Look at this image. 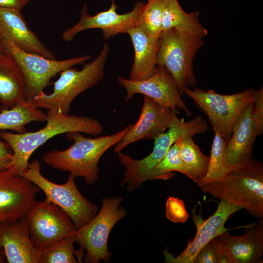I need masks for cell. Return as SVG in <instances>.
I'll use <instances>...</instances> for the list:
<instances>
[{"label": "cell", "mask_w": 263, "mask_h": 263, "mask_svg": "<svg viewBox=\"0 0 263 263\" xmlns=\"http://www.w3.org/2000/svg\"><path fill=\"white\" fill-rule=\"evenodd\" d=\"M243 227L242 235L225 231L214 238L221 252L220 263H263V219Z\"/></svg>", "instance_id": "cell-16"}, {"label": "cell", "mask_w": 263, "mask_h": 263, "mask_svg": "<svg viewBox=\"0 0 263 263\" xmlns=\"http://www.w3.org/2000/svg\"><path fill=\"white\" fill-rule=\"evenodd\" d=\"M117 81L126 91V101L136 94H142L170 108L177 114L179 113L178 110H180L184 112L188 118L193 115L182 98L174 78L162 65H157L153 74L145 80L133 81L120 76Z\"/></svg>", "instance_id": "cell-12"}, {"label": "cell", "mask_w": 263, "mask_h": 263, "mask_svg": "<svg viewBox=\"0 0 263 263\" xmlns=\"http://www.w3.org/2000/svg\"><path fill=\"white\" fill-rule=\"evenodd\" d=\"M5 256L2 249H0V263H4L5 261Z\"/></svg>", "instance_id": "cell-35"}, {"label": "cell", "mask_w": 263, "mask_h": 263, "mask_svg": "<svg viewBox=\"0 0 263 263\" xmlns=\"http://www.w3.org/2000/svg\"><path fill=\"white\" fill-rule=\"evenodd\" d=\"M145 5L143 1H138L132 11L119 14L116 12L117 5L112 0L108 10L92 16L88 14L87 6L84 4L80 19L76 24L63 32L62 38L65 41L71 42L79 33L94 28L102 29L103 38L106 40L119 34H127L130 29L136 26Z\"/></svg>", "instance_id": "cell-13"}, {"label": "cell", "mask_w": 263, "mask_h": 263, "mask_svg": "<svg viewBox=\"0 0 263 263\" xmlns=\"http://www.w3.org/2000/svg\"><path fill=\"white\" fill-rule=\"evenodd\" d=\"M200 11L185 12L178 0H163L162 31L175 29L203 38L208 31L200 22Z\"/></svg>", "instance_id": "cell-23"}, {"label": "cell", "mask_w": 263, "mask_h": 263, "mask_svg": "<svg viewBox=\"0 0 263 263\" xmlns=\"http://www.w3.org/2000/svg\"><path fill=\"white\" fill-rule=\"evenodd\" d=\"M25 219L31 241L40 253L76 231L68 215L46 199L36 201Z\"/></svg>", "instance_id": "cell-11"}, {"label": "cell", "mask_w": 263, "mask_h": 263, "mask_svg": "<svg viewBox=\"0 0 263 263\" xmlns=\"http://www.w3.org/2000/svg\"><path fill=\"white\" fill-rule=\"evenodd\" d=\"M48 115L31 102L23 101L0 113V130L26 132V126L35 121L45 122Z\"/></svg>", "instance_id": "cell-24"}, {"label": "cell", "mask_w": 263, "mask_h": 263, "mask_svg": "<svg viewBox=\"0 0 263 263\" xmlns=\"http://www.w3.org/2000/svg\"><path fill=\"white\" fill-rule=\"evenodd\" d=\"M25 88L24 78L17 63L7 53L0 54V103L4 109L25 100Z\"/></svg>", "instance_id": "cell-22"}, {"label": "cell", "mask_w": 263, "mask_h": 263, "mask_svg": "<svg viewBox=\"0 0 263 263\" xmlns=\"http://www.w3.org/2000/svg\"><path fill=\"white\" fill-rule=\"evenodd\" d=\"M166 216L174 223H184L188 219V214L185 203L181 199L175 197H169L166 201Z\"/></svg>", "instance_id": "cell-30"}, {"label": "cell", "mask_w": 263, "mask_h": 263, "mask_svg": "<svg viewBox=\"0 0 263 263\" xmlns=\"http://www.w3.org/2000/svg\"><path fill=\"white\" fill-rule=\"evenodd\" d=\"M40 166L39 160H32L29 163L22 176L45 193L47 201L64 211L70 217L76 230L89 223L97 214L98 207L80 192L75 185V177L69 173L65 183H55L42 175Z\"/></svg>", "instance_id": "cell-7"}, {"label": "cell", "mask_w": 263, "mask_h": 263, "mask_svg": "<svg viewBox=\"0 0 263 263\" xmlns=\"http://www.w3.org/2000/svg\"><path fill=\"white\" fill-rule=\"evenodd\" d=\"M47 114L45 126L38 131L18 133L0 132V137L9 144L13 151L8 169L18 175H22L36 150L53 137L73 132L97 136L103 131V127L99 121L88 116L60 112H47Z\"/></svg>", "instance_id": "cell-1"}, {"label": "cell", "mask_w": 263, "mask_h": 263, "mask_svg": "<svg viewBox=\"0 0 263 263\" xmlns=\"http://www.w3.org/2000/svg\"><path fill=\"white\" fill-rule=\"evenodd\" d=\"M178 118L173 110L144 95L138 120L132 124L122 139L114 146L113 151H122L130 144L142 139L154 140L166 132Z\"/></svg>", "instance_id": "cell-17"}, {"label": "cell", "mask_w": 263, "mask_h": 263, "mask_svg": "<svg viewBox=\"0 0 263 263\" xmlns=\"http://www.w3.org/2000/svg\"><path fill=\"white\" fill-rule=\"evenodd\" d=\"M181 157L189 169L192 180L197 185L205 177L207 172L209 156L205 155L194 142L192 136L185 135L178 140Z\"/></svg>", "instance_id": "cell-25"}, {"label": "cell", "mask_w": 263, "mask_h": 263, "mask_svg": "<svg viewBox=\"0 0 263 263\" xmlns=\"http://www.w3.org/2000/svg\"><path fill=\"white\" fill-rule=\"evenodd\" d=\"M208 170L204 179L197 185L222 179L229 171L231 168L226 163L225 152L227 142L216 131H214Z\"/></svg>", "instance_id": "cell-27"}, {"label": "cell", "mask_w": 263, "mask_h": 263, "mask_svg": "<svg viewBox=\"0 0 263 263\" xmlns=\"http://www.w3.org/2000/svg\"><path fill=\"white\" fill-rule=\"evenodd\" d=\"M259 135L253 116V101L244 108L236 119L225 152L229 168L242 165L252 159L255 141Z\"/></svg>", "instance_id": "cell-19"}, {"label": "cell", "mask_w": 263, "mask_h": 263, "mask_svg": "<svg viewBox=\"0 0 263 263\" xmlns=\"http://www.w3.org/2000/svg\"><path fill=\"white\" fill-rule=\"evenodd\" d=\"M255 90L248 88L231 94H221L212 90L187 87L184 94L190 98L207 116L213 131H217L228 141L241 112L253 101Z\"/></svg>", "instance_id": "cell-8"}, {"label": "cell", "mask_w": 263, "mask_h": 263, "mask_svg": "<svg viewBox=\"0 0 263 263\" xmlns=\"http://www.w3.org/2000/svg\"><path fill=\"white\" fill-rule=\"evenodd\" d=\"M208 129L207 120L201 115L188 122L183 118H178L166 132L154 140L152 151L145 157L135 159L122 151L118 152L119 161L125 169L121 185L126 186L129 192L136 189L143 183L150 180L152 170L175 142L185 135L193 137L205 132Z\"/></svg>", "instance_id": "cell-5"}, {"label": "cell", "mask_w": 263, "mask_h": 263, "mask_svg": "<svg viewBox=\"0 0 263 263\" xmlns=\"http://www.w3.org/2000/svg\"><path fill=\"white\" fill-rule=\"evenodd\" d=\"M12 156L13 151L9 144L0 140V172L9 168Z\"/></svg>", "instance_id": "cell-33"}, {"label": "cell", "mask_w": 263, "mask_h": 263, "mask_svg": "<svg viewBox=\"0 0 263 263\" xmlns=\"http://www.w3.org/2000/svg\"><path fill=\"white\" fill-rule=\"evenodd\" d=\"M39 188L8 169L0 172V223L25 218L34 205Z\"/></svg>", "instance_id": "cell-14"}, {"label": "cell", "mask_w": 263, "mask_h": 263, "mask_svg": "<svg viewBox=\"0 0 263 263\" xmlns=\"http://www.w3.org/2000/svg\"><path fill=\"white\" fill-rule=\"evenodd\" d=\"M0 249L9 263H40L41 253L31 241L25 218L0 223Z\"/></svg>", "instance_id": "cell-20"}, {"label": "cell", "mask_w": 263, "mask_h": 263, "mask_svg": "<svg viewBox=\"0 0 263 263\" xmlns=\"http://www.w3.org/2000/svg\"><path fill=\"white\" fill-rule=\"evenodd\" d=\"M178 140L172 145L163 159L153 169L150 174V180H167L174 176L172 171L180 172L192 179L189 169L181 157Z\"/></svg>", "instance_id": "cell-28"}, {"label": "cell", "mask_w": 263, "mask_h": 263, "mask_svg": "<svg viewBox=\"0 0 263 263\" xmlns=\"http://www.w3.org/2000/svg\"><path fill=\"white\" fill-rule=\"evenodd\" d=\"M3 53H6L4 50V49L2 48V46L1 44L0 40V54H3Z\"/></svg>", "instance_id": "cell-36"}, {"label": "cell", "mask_w": 263, "mask_h": 263, "mask_svg": "<svg viewBox=\"0 0 263 263\" xmlns=\"http://www.w3.org/2000/svg\"><path fill=\"white\" fill-rule=\"evenodd\" d=\"M9 40L21 50L55 59L53 53L28 27L20 10L0 7V39Z\"/></svg>", "instance_id": "cell-18"}, {"label": "cell", "mask_w": 263, "mask_h": 263, "mask_svg": "<svg viewBox=\"0 0 263 263\" xmlns=\"http://www.w3.org/2000/svg\"><path fill=\"white\" fill-rule=\"evenodd\" d=\"M75 235L66 237L41 253L40 263H81L84 249L75 250Z\"/></svg>", "instance_id": "cell-26"}, {"label": "cell", "mask_w": 263, "mask_h": 263, "mask_svg": "<svg viewBox=\"0 0 263 263\" xmlns=\"http://www.w3.org/2000/svg\"><path fill=\"white\" fill-rule=\"evenodd\" d=\"M31 0H0V7L21 10Z\"/></svg>", "instance_id": "cell-34"}, {"label": "cell", "mask_w": 263, "mask_h": 263, "mask_svg": "<svg viewBox=\"0 0 263 263\" xmlns=\"http://www.w3.org/2000/svg\"><path fill=\"white\" fill-rule=\"evenodd\" d=\"M204 43L202 38L175 29L162 31L158 38L157 65L170 73L181 95L197 83L193 61Z\"/></svg>", "instance_id": "cell-6"}, {"label": "cell", "mask_w": 263, "mask_h": 263, "mask_svg": "<svg viewBox=\"0 0 263 263\" xmlns=\"http://www.w3.org/2000/svg\"><path fill=\"white\" fill-rule=\"evenodd\" d=\"M134 48V60L130 74V80L141 81L150 77L157 65L158 38L151 37L138 27L127 32Z\"/></svg>", "instance_id": "cell-21"}, {"label": "cell", "mask_w": 263, "mask_h": 263, "mask_svg": "<svg viewBox=\"0 0 263 263\" xmlns=\"http://www.w3.org/2000/svg\"><path fill=\"white\" fill-rule=\"evenodd\" d=\"M132 125L114 134L95 138L87 137L80 132L66 133V138L73 141V144L64 150L48 151L44 154L43 161L53 169L83 178L87 184H94L98 179L100 159L122 139Z\"/></svg>", "instance_id": "cell-2"}, {"label": "cell", "mask_w": 263, "mask_h": 263, "mask_svg": "<svg viewBox=\"0 0 263 263\" xmlns=\"http://www.w3.org/2000/svg\"><path fill=\"white\" fill-rule=\"evenodd\" d=\"M109 52V45L105 43L98 56L92 61L84 63L80 70L73 67L62 71L54 83L51 93L42 92L30 102L38 108L46 109L47 112L68 114L74 99L104 78Z\"/></svg>", "instance_id": "cell-4"}, {"label": "cell", "mask_w": 263, "mask_h": 263, "mask_svg": "<svg viewBox=\"0 0 263 263\" xmlns=\"http://www.w3.org/2000/svg\"><path fill=\"white\" fill-rule=\"evenodd\" d=\"M220 200L215 212L206 220L201 215H197L195 209L192 210L193 219L197 229L194 238L176 257L165 249L163 254L166 263H194L196 255L204 245L218 235L230 230L225 226L226 222L241 208L225 200Z\"/></svg>", "instance_id": "cell-15"}, {"label": "cell", "mask_w": 263, "mask_h": 263, "mask_svg": "<svg viewBox=\"0 0 263 263\" xmlns=\"http://www.w3.org/2000/svg\"><path fill=\"white\" fill-rule=\"evenodd\" d=\"M122 200L121 197L102 199L99 211L89 223L76 230L75 242L86 250L88 262L110 261L112 253L108 250V242L110 232L127 214L126 209L120 206Z\"/></svg>", "instance_id": "cell-10"}, {"label": "cell", "mask_w": 263, "mask_h": 263, "mask_svg": "<svg viewBox=\"0 0 263 263\" xmlns=\"http://www.w3.org/2000/svg\"><path fill=\"white\" fill-rule=\"evenodd\" d=\"M5 52L17 63L24 78L25 100L31 101L43 89L52 84L51 79L58 73L82 64L91 59L89 55L57 60L24 52L9 40L0 39Z\"/></svg>", "instance_id": "cell-9"}, {"label": "cell", "mask_w": 263, "mask_h": 263, "mask_svg": "<svg viewBox=\"0 0 263 263\" xmlns=\"http://www.w3.org/2000/svg\"><path fill=\"white\" fill-rule=\"evenodd\" d=\"M163 0H147L136 26L148 36L158 38L162 32Z\"/></svg>", "instance_id": "cell-29"}, {"label": "cell", "mask_w": 263, "mask_h": 263, "mask_svg": "<svg viewBox=\"0 0 263 263\" xmlns=\"http://www.w3.org/2000/svg\"><path fill=\"white\" fill-rule=\"evenodd\" d=\"M220 258L219 245L214 238L198 252L194 263H220Z\"/></svg>", "instance_id": "cell-31"}, {"label": "cell", "mask_w": 263, "mask_h": 263, "mask_svg": "<svg viewBox=\"0 0 263 263\" xmlns=\"http://www.w3.org/2000/svg\"><path fill=\"white\" fill-rule=\"evenodd\" d=\"M253 116L259 135L263 133V88L255 90L253 100Z\"/></svg>", "instance_id": "cell-32"}, {"label": "cell", "mask_w": 263, "mask_h": 263, "mask_svg": "<svg viewBox=\"0 0 263 263\" xmlns=\"http://www.w3.org/2000/svg\"><path fill=\"white\" fill-rule=\"evenodd\" d=\"M201 190L263 218V164L252 159L231 168L221 180L198 185Z\"/></svg>", "instance_id": "cell-3"}]
</instances>
